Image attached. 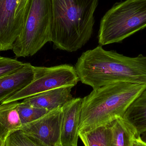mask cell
<instances>
[{
    "instance_id": "obj_22",
    "label": "cell",
    "mask_w": 146,
    "mask_h": 146,
    "mask_svg": "<svg viewBox=\"0 0 146 146\" xmlns=\"http://www.w3.org/2000/svg\"><path fill=\"white\" fill-rule=\"evenodd\" d=\"M0 52H1V51H0ZM1 55H0V57H1Z\"/></svg>"
},
{
    "instance_id": "obj_10",
    "label": "cell",
    "mask_w": 146,
    "mask_h": 146,
    "mask_svg": "<svg viewBox=\"0 0 146 146\" xmlns=\"http://www.w3.org/2000/svg\"><path fill=\"white\" fill-rule=\"evenodd\" d=\"M34 76V66L25 63L16 72L0 77V103L29 85Z\"/></svg>"
},
{
    "instance_id": "obj_15",
    "label": "cell",
    "mask_w": 146,
    "mask_h": 146,
    "mask_svg": "<svg viewBox=\"0 0 146 146\" xmlns=\"http://www.w3.org/2000/svg\"><path fill=\"white\" fill-rule=\"evenodd\" d=\"M85 146H111L112 131L111 123L78 133Z\"/></svg>"
},
{
    "instance_id": "obj_4",
    "label": "cell",
    "mask_w": 146,
    "mask_h": 146,
    "mask_svg": "<svg viewBox=\"0 0 146 146\" xmlns=\"http://www.w3.org/2000/svg\"><path fill=\"white\" fill-rule=\"evenodd\" d=\"M146 27V0L116 3L101 19L98 34L100 45L122 42Z\"/></svg>"
},
{
    "instance_id": "obj_18",
    "label": "cell",
    "mask_w": 146,
    "mask_h": 146,
    "mask_svg": "<svg viewBox=\"0 0 146 146\" xmlns=\"http://www.w3.org/2000/svg\"><path fill=\"white\" fill-rule=\"evenodd\" d=\"M24 62L17 59L9 57H0V77L15 72L22 67Z\"/></svg>"
},
{
    "instance_id": "obj_1",
    "label": "cell",
    "mask_w": 146,
    "mask_h": 146,
    "mask_svg": "<svg viewBox=\"0 0 146 146\" xmlns=\"http://www.w3.org/2000/svg\"><path fill=\"white\" fill-rule=\"evenodd\" d=\"M83 84L96 89L119 82L146 85V56L129 57L102 46L83 52L75 66Z\"/></svg>"
},
{
    "instance_id": "obj_2",
    "label": "cell",
    "mask_w": 146,
    "mask_h": 146,
    "mask_svg": "<svg viewBox=\"0 0 146 146\" xmlns=\"http://www.w3.org/2000/svg\"><path fill=\"white\" fill-rule=\"evenodd\" d=\"M99 0H51V42L55 49L81 48L92 37Z\"/></svg>"
},
{
    "instance_id": "obj_17",
    "label": "cell",
    "mask_w": 146,
    "mask_h": 146,
    "mask_svg": "<svg viewBox=\"0 0 146 146\" xmlns=\"http://www.w3.org/2000/svg\"><path fill=\"white\" fill-rule=\"evenodd\" d=\"M18 110L22 125L37 120L50 111L19 102Z\"/></svg>"
},
{
    "instance_id": "obj_7",
    "label": "cell",
    "mask_w": 146,
    "mask_h": 146,
    "mask_svg": "<svg viewBox=\"0 0 146 146\" xmlns=\"http://www.w3.org/2000/svg\"><path fill=\"white\" fill-rule=\"evenodd\" d=\"M31 0H0V51L13 49L22 31Z\"/></svg>"
},
{
    "instance_id": "obj_21",
    "label": "cell",
    "mask_w": 146,
    "mask_h": 146,
    "mask_svg": "<svg viewBox=\"0 0 146 146\" xmlns=\"http://www.w3.org/2000/svg\"><path fill=\"white\" fill-rule=\"evenodd\" d=\"M0 146H5V141H3L0 137Z\"/></svg>"
},
{
    "instance_id": "obj_16",
    "label": "cell",
    "mask_w": 146,
    "mask_h": 146,
    "mask_svg": "<svg viewBox=\"0 0 146 146\" xmlns=\"http://www.w3.org/2000/svg\"><path fill=\"white\" fill-rule=\"evenodd\" d=\"M5 146H50L40 140L19 130L9 135L5 141Z\"/></svg>"
},
{
    "instance_id": "obj_8",
    "label": "cell",
    "mask_w": 146,
    "mask_h": 146,
    "mask_svg": "<svg viewBox=\"0 0 146 146\" xmlns=\"http://www.w3.org/2000/svg\"><path fill=\"white\" fill-rule=\"evenodd\" d=\"M62 107L50 111L42 117L22 125L20 130L50 146H61Z\"/></svg>"
},
{
    "instance_id": "obj_20",
    "label": "cell",
    "mask_w": 146,
    "mask_h": 146,
    "mask_svg": "<svg viewBox=\"0 0 146 146\" xmlns=\"http://www.w3.org/2000/svg\"><path fill=\"white\" fill-rule=\"evenodd\" d=\"M139 136L141 140L146 144V130L142 132Z\"/></svg>"
},
{
    "instance_id": "obj_3",
    "label": "cell",
    "mask_w": 146,
    "mask_h": 146,
    "mask_svg": "<svg viewBox=\"0 0 146 146\" xmlns=\"http://www.w3.org/2000/svg\"><path fill=\"white\" fill-rule=\"evenodd\" d=\"M146 85L119 82L93 89L82 98L78 133L110 124L122 117Z\"/></svg>"
},
{
    "instance_id": "obj_11",
    "label": "cell",
    "mask_w": 146,
    "mask_h": 146,
    "mask_svg": "<svg viewBox=\"0 0 146 146\" xmlns=\"http://www.w3.org/2000/svg\"><path fill=\"white\" fill-rule=\"evenodd\" d=\"M72 86H63L48 90L23 100L22 102L38 108L52 111L61 108L72 100Z\"/></svg>"
},
{
    "instance_id": "obj_9",
    "label": "cell",
    "mask_w": 146,
    "mask_h": 146,
    "mask_svg": "<svg viewBox=\"0 0 146 146\" xmlns=\"http://www.w3.org/2000/svg\"><path fill=\"white\" fill-rule=\"evenodd\" d=\"M82 98H74L62 107L61 146H77Z\"/></svg>"
},
{
    "instance_id": "obj_14",
    "label": "cell",
    "mask_w": 146,
    "mask_h": 146,
    "mask_svg": "<svg viewBox=\"0 0 146 146\" xmlns=\"http://www.w3.org/2000/svg\"><path fill=\"white\" fill-rule=\"evenodd\" d=\"M112 131L111 146H132L134 139L139 135L134 128L123 117L111 123Z\"/></svg>"
},
{
    "instance_id": "obj_5",
    "label": "cell",
    "mask_w": 146,
    "mask_h": 146,
    "mask_svg": "<svg viewBox=\"0 0 146 146\" xmlns=\"http://www.w3.org/2000/svg\"><path fill=\"white\" fill-rule=\"evenodd\" d=\"M51 0H31L24 27L13 44L16 58L33 56L51 42Z\"/></svg>"
},
{
    "instance_id": "obj_12",
    "label": "cell",
    "mask_w": 146,
    "mask_h": 146,
    "mask_svg": "<svg viewBox=\"0 0 146 146\" xmlns=\"http://www.w3.org/2000/svg\"><path fill=\"white\" fill-rule=\"evenodd\" d=\"M19 103L15 101L0 105V137L3 141L22 126L18 110Z\"/></svg>"
},
{
    "instance_id": "obj_13",
    "label": "cell",
    "mask_w": 146,
    "mask_h": 146,
    "mask_svg": "<svg viewBox=\"0 0 146 146\" xmlns=\"http://www.w3.org/2000/svg\"><path fill=\"white\" fill-rule=\"evenodd\" d=\"M122 117L139 135L146 130V88L130 104Z\"/></svg>"
},
{
    "instance_id": "obj_6",
    "label": "cell",
    "mask_w": 146,
    "mask_h": 146,
    "mask_svg": "<svg viewBox=\"0 0 146 146\" xmlns=\"http://www.w3.org/2000/svg\"><path fill=\"white\" fill-rule=\"evenodd\" d=\"M34 79L29 85L1 104L22 100L57 88L74 87L80 81L75 67L69 64L50 67L34 66Z\"/></svg>"
},
{
    "instance_id": "obj_19",
    "label": "cell",
    "mask_w": 146,
    "mask_h": 146,
    "mask_svg": "<svg viewBox=\"0 0 146 146\" xmlns=\"http://www.w3.org/2000/svg\"><path fill=\"white\" fill-rule=\"evenodd\" d=\"M132 146H146V144L141 140L139 135H138L134 139Z\"/></svg>"
}]
</instances>
